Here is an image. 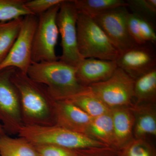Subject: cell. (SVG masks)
Instances as JSON below:
<instances>
[{"instance_id": "1", "label": "cell", "mask_w": 156, "mask_h": 156, "mask_svg": "<svg viewBox=\"0 0 156 156\" xmlns=\"http://www.w3.org/2000/svg\"><path fill=\"white\" fill-rule=\"evenodd\" d=\"M11 80L19 90L24 126L55 125L56 101L44 85L15 69Z\"/></svg>"}, {"instance_id": "2", "label": "cell", "mask_w": 156, "mask_h": 156, "mask_svg": "<svg viewBox=\"0 0 156 156\" xmlns=\"http://www.w3.org/2000/svg\"><path fill=\"white\" fill-rule=\"evenodd\" d=\"M27 74L44 85L55 100H68L86 92L87 87L79 82L76 68L58 60L32 62Z\"/></svg>"}, {"instance_id": "3", "label": "cell", "mask_w": 156, "mask_h": 156, "mask_svg": "<svg viewBox=\"0 0 156 156\" xmlns=\"http://www.w3.org/2000/svg\"><path fill=\"white\" fill-rule=\"evenodd\" d=\"M18 135L34 145L50 144L72 150L107 147L86 134L70 131L56 125L24 126Z\"/></svg>"}, {"instance_id": "4", "label": "cell", "mask_w": 156, "mask_h": 156, "mask_svg": "<svg viewBox=\"0 0 156 156\" xmlns=\"http://www.w3.org/2000/svg\"><path fill=\"white\" fill-rule=\"evenodd\" d=\"M78 48L83 58L115 61L120 53L93 18L78 14Z\"/></svg>"}, {"instance_id": "5", "label": "cell", "mask_w": 156, "mask_h": 156, "mask_svg": "<svg viewBox=\"0 0 156 156\" xmlns=\"http://www.w3.org/2000/svg\"><path fill=\"white\" fill-rule=\"evenodd\" d=\"M15 69L0 71V122L8 135L18 134L24 126L20 94L11 80Z\"/></svg>"}, {"instance_id": "6", "label": "cell", "mask_w": 156, "mask_h": 156, "mask_svg": "<svg viewBox=\"0 0 156 156\" xmlns=\"http://www.w3.org/2000/svg\"><path fill=\"white\" fill-rule=\"evenodd\" d=\"M134 83L133 79L118 68L106 80L87 87V91L110 108L130 106L134 104Z\"/></svg>"}, {"instance_id": "7", "label": "cell", "mask_w": 156, "mask_h": 156, "mask_svg": "<svg viewBox=\"0 0 156 156\" xmlns=\"http://www.w3.org/2000/svg\"><path fill=\"white\" fill-rule=\"evenodd\" d=\"M60 5L54 6L38 16L37 24L33 41L32 63L59 59L56 55L55 48L59 34L56 16Z\"/></svg>"}, {"instance_id": "8", "label": "cell", "mask_w": 156, "mask_h": 156, "mask_svg": "<svg viewBox=\"0 0 156 156\" xmlns=\"http://www.w3.org/2000/svg\"><path fill=\"white\" fill-rule=\"evenodd\" d=\"M78 13L74 0H64L56 16V24L61 37L62 49L59 60L76 67L83 59L78 48L77 20Z\"/></svg>"}, {"instance_id": "9", "label": "cell", "mask_w": 156, "mask_h": 156, "mask_svg": "<svg viewBox=\"0 0 156 156\" xmlns=\"http://www.w3.org/2000/svg\"><path fill=\"white\" fill-rule=\"evenodd\" d=\"M38 16L30 14L23 17L19 34L8 56L0 64V71L14 68L27 74L31 64L34 34Z\"/></svg>"}, {"instance_id": "10", "label": "cell", "mask_w": 156, "mask_h": 156, "mask_svg": "<svg viewBox=\"0 0 156 156\" xmlns=\"http://www.w3.org/2000/svg\"><path fill=\"white\" fill-rule=\"evenodd\" d=\"M129 12L127 7H119L93 18L120 54L137 45L127 28L126 21Z\"/></svg>"}, {"instance_id": "11", "label": "cell", "mask_w": 156, "mask_h": 156, "mask_svg": "<svg viewBox=\"0 0 156 156\" xmlns=\"http://www.w3.org/2000/svg\"><path fill=\"white\" fill-rule=\"evenodd\" d=\"M118 68L134 80L156 69V54L152 44L136 45L121 53L115 60Z\"/></svg>"}, {"instance_id": "12", "label": "cell", "mask_w": 156, "mask_h": 156, "mask_svg": "<svg viewBox=\"0 0 156 156\" xmlns=\"http://www.w3.org/2000/svg\"><path fill=\"white\" fill-rule=\"evenodd\" d=\"M92 119L69 101H56V126L77 133L86 134Z\"/></svg>"}, {"instance_id": "13", "label": "cell", "mask_w": 156, "mask_h": 156, "mask_svg": "<svg viewBox=\"0 0 156 156\" xmlns=\"http://www.w3.org/2000/svg\"><path fill=\"white\" fill-rule=\"evenodd\" d=\"M76 68V75L84 87L106 80L118 68L115 61L95 58H83Z\"/></svg>"}, {"instance_id": "14", "label": "cell", "mask_w": 156, "mask_h": 156, "mask_svg": "<svg viewBox=\"0 0 156 156\" xmlns=\"http://www.w3.org/2000/svg\"><path fill=\"white\" fill-rule=\"evenodd\" d=\"M130 108L134 118V138L156 136V103L134 104Z\"/></svg>"}, {"instance_id": "15", "label": "cell", "mask_w": 156, "mask_h": 156, "mask_svg": "<svg viewBox=\"0 0 156 156\" xmlns=\"http://www.w3.org/2000/svg\"><path fill=\"white\" fill-rule=\"evenodd\" d=\"M114 132L115 149H120L134 138V118L130 106L110 108Z\"/></svg>"}, {"instance_id": "16", "label": "cell", "mask_w": 156, "mask_h": 156, "mask_svg": "<svg viewBox=\"0 0 156 156\" xmlns=\"http://www.w3.org/2000/svg\"><path fill=\"white\" fill-rule=\"evenodd\" d=\"M86 135L106 146L115 149L114 132L110 109L101 115L92 118Z\"/></svg>"}, {"instance_id": "17", "label": "cell", "mask_w": 156, "mask_h": 156, "mask_svg": "<svg viewBox=\"0 0 156 156\" xmlns=\"http://www.w3.org/2000/svg\"><path fill=\"white\" fill-rule=\"evenodd\" d=\"M0 156H39L33 144L23 137L0 136Z\"/></svg>"}, {"instance_id": "18", "label": "cell", "mask_w": 156, "mask_h": 156, "mask_svg": "<svg viewBox=\"0 0 156 156\" xmlns=\"http://www.w3.org/2000/svg\"><path fill=\"white\" fill-rule=\"evenodd\" d=\"M134 104L156 103V69L134 80Z\"/></svg>"}, {"instance_id": "19", "label": "cell", "mask_w": 156, "mask_h": 156, "mask_svg": "<svg viewBox=\"0 0 156 156\" xmlns=\"http://www.w3.org/2000/svg\"><path fill=\"white\" fill-rule=\"evenodd\" d=\"M74 3L79 14L92 18L112 9L127 7L123 0H74Z\"/></svg>"}, {"instance_id": "20", "label": "cell", "mask_w": 156, "mask_h": 156, "mask_svg": "<svg viewBox=\"0 0 156 156\" xmlns=\"http://www.w3.org/2000/svg\"><path fill=\"white\" fill-rule=\"evenodd\" d=\"M23 17L0 22V64L8 56L18 37Z\"/></svg>"}, {"instance_id": "21", "label": "cell", "mask_w": 156, "mask_h": 156, "mask_svg": "<svg viewBox=\"0 0 156 156\" xmlns=\"http://www.w3.org/2000/svg\"><path fill=\"white\" fill-rule=\"evenodd\" d=\"M67 100L80 108L92 118L101 115L110 109L101 100L89 93L87 90Z\"/></svg>"}, {"instance_id": "22", "label": "cell", "mask_w": 156, "mask_h": 156, "mask_svg": "<svg viewBox=\"0 0 156 156\" xmlns=\"http://www.w3.org/2000/svg\"><path fill=\"white\" fill-rule=\"evenodd\" d=\"M26 1L0 0V22H8L32 14L26 7Z\"/></svg>"}, {"instance_id": "23", "label": "cell", "mask_w": 156, "mask_h": 156, "mask_svg": "<svg viewBox=\"0 0 156 156\" xmlns=\"http://www.w3.org/2000/svg\"><path fill=\"white\" fill-rule=\"evenodd\" d=\"M117 152L118 156H156L154 147L147 138H134Z\"/></svg>"}, {"instance_id": "24", "label": "cell", "mask_w": 156, "mask_h": 156, "mask_svg": "<svg viewBox=\"0 0 156 156\" xmlns=\"http://www.w3.org/2000/svg\"><path fill=\"white\" fill-rule=\"evenodd\" d=\"M126 2L131 13L154 23L156 16V0H127Z\"/></svg>"}, {"instance_id": "25", "label": "cell", "mask_w": 156, "mask_h": 156, "mask_svg": "<svg viewBox=\"0 0 156 156\" xmlns=\"http://www.w3.org/2000/svg\"><path fill=\"white\" fill-rule=\"evenodd\" d=\"M34 145L39 156H79L78 150L69 149L50 144Z\"/></svg>"}, {"instance_id": "26", "label": "cell", "mask_w": 156, "mask_h": 156, "mask_svg": "<svg viewBox=\"0 0 156 156\" xmlns=\"http://www.w3.org/2000/svg\"><path fill=\"white\" fill-rule=\"evenodd\" d=\"M64 0H31L26 1V7L33 15L38 16L53 8L60 5Z\"/></svg>"}, {"instance_id": "27", "label": "cell", "mask_w": 156, "mask_h": 156, "mask_svg": "<svg viewBox=\"0 0 156 156\" xmlns=\"http://www.w3.org/2000/svg\"><path fill=\"white\" fill-rule=\"evenodd\" d=\"M126 22L129 34L136 44L142 45L146 44V43L143 40L140 33L139 17L136 14L129 12Z\"/></svg>"}, {"instance_id": "28", "label": "cell", "mask_w": 156, "mask_h": 156, "mask_svg": "<svg viewBox=\"0 0 156 156\" xmlns=\"http://www.w3.org/2000/svg\"><path fill=\"white\" fill-rule=\"evenodd\" d=\"M139 18L140 28L143 40L145 43L154 44L156 42V34L154 23L145 18L140 17Z\"/></svg>"}, {"instance_id": "29", "label": "cell", "mask_w": 156, "mask_h": 156, "mask_svg": "<svg viewBox=\"0 0 156 156\" xmlns=\"http://www.w3.org/2000/svg\"><path fill=\"white\" fill-rule=\"evenodd\" d=\"M79 156H118L117 150L103 147L78 150Z\"/></svg>"}, {"instance_id": "30", "label": "cell", "mask_w": 156, "mask_h": 156, "mask_svg": "<svg viewBox=\"0 0 156 156\" xmlns=\"http://www.w3.org/2000/svg\"><path fill=\"white\" fill-rule=\"evenodd\" d=\"M6 134L5 132L3 129V126L0 124V136Z\"/></svg>"}]
</instances>
